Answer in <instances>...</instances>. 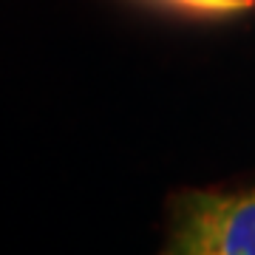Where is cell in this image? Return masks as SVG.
<instances>
[{
    "label": "cell",
    "instance_id": "obj_1",
    "mask_svg": "<svg viewBox=\"0 0 255 255\" xmlns=\"http://www.w3.org/2000/svg\"><path fill=\"white\" fill-rule=\"evenodd\" d=\"M164 253L255 255V187L182 193L173 204Z\"/></svg>",
    "mask_w": 255,
    "mask_h": 255
}]
</instances>
